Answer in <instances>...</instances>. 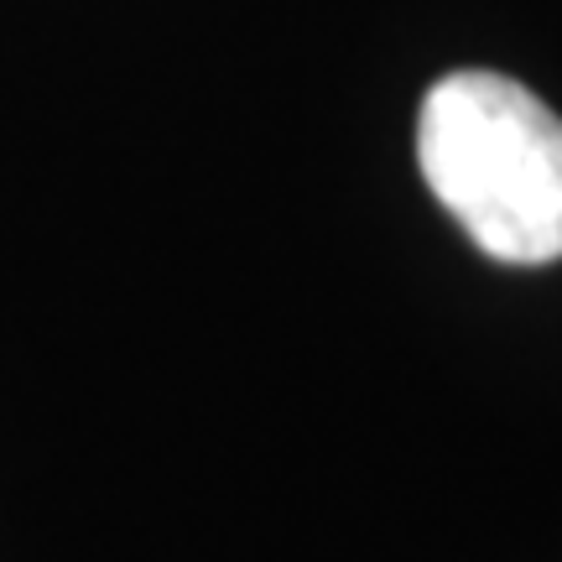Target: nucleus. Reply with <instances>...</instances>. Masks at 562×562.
Here are the masks:
<instances>
[{"label": "nucleus", "instance_id": "obj_1", "mask_svg": "<svg viewBox=\"0 0 562 562\" xmlns=\"http://www.w3.org/2000/svg\"><path fill=\"white\" fill-rule=\"evenodd\" d=\"M417 161L432 199L490 261H562V121L526 83L438 79L422 100Z\"/></svg>", "mask_w": 562, "mask_h": 562}]
</instances>
